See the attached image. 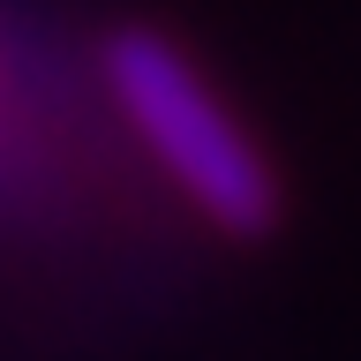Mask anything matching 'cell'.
Masks as SVG:
<instances>
[{"instance_id": "6da1fadb", "label": "cell", "mask_w": 361, "mask_h": 361, "mask_svg": "<svg viewBox=\"0 0 361 361\" xmlns=\"http://www.w3.org/2000/svg\"><path fill=\"white\" fill-rule=\"evenodd\" d=\"M98 75H106V98L121 128L135 135V151L173 180V196L203 226H219L226 241H264L279 226V203H286L279 166L166 30L121 23L98 45Z\"/></svg>"}, {"instance_id": "7a4b0ae2", "label": "cell", "mask_w": 361, "mask_h": 361, "mask_svg": "<svg viewBox=\"0 0 361 361\" xmlns=\"http://www.w3.org/2000/svg\"><path fill=\"white\" fill-rule=\"evenodd\" d=\"M0 113H8V61H0Z\"/></svg>"}]
</instances>
